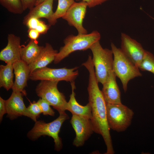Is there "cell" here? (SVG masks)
<instances>
[{
    "instance_id": "11",
    "label": "cell",
    "mask_w": 154,
    "mask_h": 154,
    "mask_svg": "<svg viewBox=\"0 0 154 154\" xmlns=\"http://www.w3.org/2000/svg\"><path fill=\"white\" fill-rule=\"evenodd\" d=\"M70 123L76 134L73 145L77 147L83 146L94 132L90 119L72 115Z\"/></svg>"
},
{
    "instance_id": "33",
    "label": "cell",
    "mask_w": 154,
    "mask_h": 154,
    "mask_svg": "<svg viewBox=\"0 0 154 154\" xmlns=\"http://www.w3.org/2000/svg\"><path fill=\"white\" fill-rule=\"evenodd\" d=\"M76 0V1H77V0Z\"/></svg>"
},
{
    "instance_id": "25",
    "label": "cell",
    "mask_w": 154,
    "mask_h": 154,
    "mask_svg": "<svg viewBox=\"0 0 154 154\" xmlns=\"http://www.w3.org/2000/svg\"><path fill=\"white\" fill-rule=\"evenodd\" d=\"M37 102L40 107L43 115H48L52 116H54L55 112L50 107V104L46 101L40 98Z\"/></svg>"
},
{
    "instance_id": "8",
    "label": "cell",
    "mask_w": 154,
    "mask_h": 154,
    "mask_svg": "<svg viewBox=\"0 0 154 154\" xmlns=\"http://www.w3.org/2000/svg\"><path fill=\"white\" fill-rule=\"evenodd\" d=\"M76 67L71 68H52L47 67L36 69L31 72L29 79L32 80H46L57 81H65L70 82L74 81L78 74Z\"/></svg>"
},
{
    "instance_id": "7",
    "label": "cell",
    "mask_w": 154,
    "mask_h": 154,
    "mask_svg": "<svg viewBox=\"0 0 154 154\" xmlns=\"http://www.w3.org/2000/svg\"><path fill=\"white\" fill-rule=\"evenodd\" d=\"M107 118L110 129L123 131L130 125L134 115L132 110L122 104L106 103Z\"/></svg>"
},
{
    "instance_id": "2",
    "label": "cell",
    "mask_w": 154,
    "mask_h": 154,
    "mask_svg": "<svg viewBox=\"0 0 154 154\" xmlns=\"http://www.w3.org/2000/svg\"><path fill=\"white\" fill-rule=\"evenodd\" d=\"M111 46L113 56V70L116 77L120 80L125 92L127 84L131 80L141 76L142 74L139 68L123 53L120 48H117L112 42Z\"/></svg>"
},
{
    "instance_id": "5",
    "label": "cell",
    "mask_w": 154,
    "mask_h": 154,
    "mask_svg": "<svg viewBox=\"0 0 154 154\" xmlns=\"http://www.w3.org/2000/svg\"><path fill=\"white\" fill-rule=\"evenodd\" d=\"M89 49L93 54L92 60L97 80L103 84L107 80L110 72L113 70L112 51L103 48L100 41L94 43Z\"/></svg>"
},
{
    "instance_id": "23",
    "label": "cell",
    "mask_w": 154,
    "mask_h": 154,
    "mask_svg": "<svg viewBox=\"0 0 154 154\" xmlns=\"http://www.w3.org/2000/svg\"><path fill=\"white\" fill-rule=\"evenodd\" d=\"M139 70L147 71L154 74V56L150 52L146 50L143 59L139 67Z\"/></svg>"
},
{
    "instance_id": "1",
    "label": "cell",
    "mask_w": 154,
    "mask_h": 154,
    "mask_svg": "<svg viewBox=\"0 0 154 154\" xmlns=\"http://www.w3.org/2000/svg\"><path fill=\"white\" fill-rule=\"evenodd\" d=\"M89 72L88 91L89 103L92 107V117L90 119L94 132L102 135L106 146V154H113L112 139L107 118L106 102L98 86L94 67H87Z\"/></svg>"
},
{
    "instance_id": "15",
    "label": "cell",
    "mask_w": 154,
    "mask_h": 154,
    "mask_svg": "<svg viewBox=\"0 0 154 154\" xmlns=\"http://www.w3.org/2000/svg\"><path fill=\"white\" fill-rule=\"evenodd\" d=\"M116 77L113 70L111 71L107 80L102 84V92L107 103H121V93L116 81Z\"/></svg>"
},
{
    "instance_id": "18",
    "label": "cell",
    "mask_w": 154,
    "mask_h": 154,
    "mask_svg": "<svg viewBox=\"0 0 154 154\" xmlns=\"http://www.w3.org/2000/svg\"><path fill=\"white\" fill-rule=\"evenodd\" d=\"M54 0H46L35 6L30 10L24 18L23 23L25 25L27 21L30 18L34 17L39 19L45 18L49 20L52 16L53 4Z\"/></svg>"
},
{
    "instance_id": "30",
    "label": "cell",
    "mask_w": 154,
    "mask_h": 154,
    "mask_svg": "<svg viewBox=\"0 0 154 154\" xmlns=\"http://www.w3.org/2000/svg\"><path fill=\"white\" fill-rule=\"evenodd\" d=\"M24 11L31 9L35 6L37 0H21Z\"/></svg>"
},
{
    "instance_id": "22",
    "label": "cell",
    "mask_w": 154,
    "mask_h": 154,
    "mask_svg": "<svg viewBox=\"0 0 154 154\" xmlns=\"http://www.w3.org/2000/svg\"><path fill=\"white\" fill-rule=\"evenodd\" d=\"M1 4L9 11L15 14H21L24 11L21 0H0Z\"/></svg>"
},
{
    "instance_id": "12",
    "label": "cell",
    "mask_w": 154,
    "mask_h": 154,
    "mask_svg": "<svg viewBox=\"0 0 154 154\" xmlns=\"http://www.w3.org/2000/svg\"><path fill=\"white\" fill-rule=\"evenodd\" d=\"M26 94L23 92L13 91L10 97L6 100L7 116L11 120L22 116L32 119V117L23 101V96Z\"/></svg>"
},
{
    "instance_id": "28",
    "label": "cell",
    "mask_w": 154,
    "mask_h": 154,
    "mask_svg": "<svg viewBox=\"0 0 154 154\" xmlns=\"http://www.w3.org/2000/svg\"><path fill=\"white\" fill-rule=\"evenodd\" d=\"M108 0H77V1H80L86 2L87 4L88 7L91 8L101 5Z\"/></svg>"
},
{
    "instance_id": "3",
    "label": "cell",
    "mask_w": 154,
    "mask_h": 154,
    "mask_svg": "<svg viewBox=\"0 0 154 154\" xmlns=\"http://www.w3.org/2000/svg\"><path fill=\"white\" fill-rule=\"evenodd\" d=\"M68 118V115L65 113L59 114L56 119L49 123L37 120L33 128L27 133V136L33 141L37 140L42 136L52 137L54 140L55 150L59 151L62 148V144L59 133L62 124Z\"/></svg>"
},
{
    "instance_id": "21",
    "label": "cell",
    "mask_w": 154,
    "mask_h": 154,
    "mask_svg": "<svg viewBox=\"0 0 154 154\" xmlns=\"http://www.w3.org/2000/svg\"><path fill=\"white\" fill-rule=\"evenodd\" d=\"M75 2L74 0H58L56 9L51 18L48 21L49 25H55L57 19L62 18Z\"/></svg>"
},
{
    "instance_id": "10",
    "label": "cell",
    "mask_w": 154,
    "mask_h": 154,
    "mask_svg": "<svg viewBox=\"0 0 154 154\" xmlns=\"http://www.w3.org/2000/svg\"><path fill=\"white\" fill-rule=\"evenodd\" d=\"M87 7V3L84 1L75 2L62 17L70 25L75 27L79 34H86L88 33L83 26Z\"/></svg>"
},
{
    "instance_id": "27",
    "label": "cell",
    "mask_w": 154,
    "mask_h": 154,
    "mask_svg": "<svg viewBox=\"0 0 154 154\" xmlns=\"http://www.w3.org/2000/svg\"><path fill=\"white\" fill-rule=\"evenodd\" d=\"M50 26L49 25L46 24L44 22L40 21L35 29L40 34H44L47 32Z\"/></svg>"
},
{
    "instance_id": "26",
    "label": "cell",
    "mask_w": 154,
    "mask_h": 154,
    "mask_svg": "<svg viewBox=\"0 0 154 154\" xmlns=\"http://www.w3.org/2000/svg\"><path fill=\"white\" fill-rule=\"evenodd\" d=\"M40 21L38 19L32 17L27 21L25 25L29 29H35Z\"/></svg>"
},
{
    "instance_id": "4",
    "label": "cell",
    "mask_w": 154,
    "mask_h": 154,
    "mask_svg": "<svg viewBox=\"0 0 154 154\" xmlns=\"http://www.w3.org/2000/svg\"><path fill=\"white\" fill-rule=\"evenodd\" d=\"M100 33L96 31H94L89 34L68 35L64 40V45L58 52L54 63H58L74 51H84L90 49L94 43L100 41Z\"/></svg>"
},
{
    "instance_id": "14",
    "label": "cell",
    "mask_w": 154,
    "mask_h": 154,
    "mask_svg": "<svg viewBox=\"0 0 154 154\" xmlns=\"http://www.w3.org/2000/svg\"><path fill=\"white\" fill-rule=\"evenodd\" d=\"M13 65L15 80L12 88V90L26 94L24 89L30 73L29 65L21 60L15 62Z\"/></svg>"
},
{
    "instance_id": "32",
    "label": "cell",
    "mask_w": 154,
    "mask_h": 154,
    "mask_svg": "<svg viewBox=\"0 0 154 154\" xmlns=\"http://www.w3.org/2000/svg\"><path fill=\"white\" fill-rule=\"evenodd\" d=\"M46 0H37L35 5V6L37 5Z\"/></svg>"
},
{
    "instance_id": "19",
    "label": "cell",
    "mask_w": 154,
    "mask_h": 154,
    "mask_svg": "<svg viewBox=\"0 0 154 154\" xmlns=\"http://www.w3.org/2000/svg\"><path fill=\"white\" fill-rule=\"evenodd\" d=\"M43 47L38 45L36 40H31L26 46L22 47L21 60L29 65L36 59Z\"/></svg>"
},
{
    "instance_id": "17",
    "label": "cell",
    "mask_w": 154,
    "mask_h": 154,
    "mask_svg": "<svg viewBox=\"0 0 154 154\" xmlns=\"http://www.w3.org/2000/svg\"><path fill=\"white\" fill-rule=\"evenodd\" d=\"M72 93L67 103L66 110L70 111L72 115H76L90 119L92 117V107L89 103L86 106L80 104L76 100L74 92L76 88L74 81L71 82Z\"/></svg>"
},
{
    "instance_id": "13",
    "label": "cell",
    "mask_w": 154,
    "mask_h": 154,
    "mask_svg": "<svg viewBox=\"0 0 154 154\" xmlns=\"http://www.w3.org/2000/svg\"><path fill=\"white\" fill-rule=\"evenodd\" d=\"M7 44L0 52V60L6 64H13L21 59L22 46L20 38L13 34L7 37Z\"/></svg>"
},
{
    "instance_id": "24",
    "label": "cell",
    "mask_w": 154,
    "mask_h": 154,
    "mask_svg": "<svg viewBox=\"0 0 154 154\" xmlns=\"http://www.w3.org/2000/svg\"><path fill=\"white\" fill-rule=\"evenodd\" d=\"M32 117V120L35 122L42 113L41 110L37 102L33 101L27 108Z\"/></svg>"
},
{
    "instance_id": "16",
    "label": "cell",
    "mask_w": 154,
    "mask_h": 154,
    "mask_svg": "<svg viewBox=\"0 0 154 154\" xmlns=\"http://www.w3.org/2000/svg\"><path fill=\"white\" fill-rule=\"evenodd\" d=\"M58 52L51 44L46 43L36 59L29 65L30 73L36 69L46 67L54 61Z\"/></svg>"
},
{
    "instance_id": "29",
    "label": "cell",
    "mask_w": 154,
    "mask_h": 154,
    "mask_svg": "<svg viewBox=\"0 0 154 154\" xmlns=\"http://www.w3.org/2000/svg\"><path fill=\"white\" fill-rule=\"evenodd\" d=\"M7 114L6 100L0 97V121H2L3 116Z\"/></svg>"
},
{
    "instance_id": "31",
    "label": "cell",
    "mask_w": 154,
    "mask_h": 154,
    "mask_svg": "<svg viewBox=\"0 0 154 154\" xmlns=\"http://www.w3.org/2000/svg\"><path fill=\"white\" fill-rule=\"evenodd\" d=\"M40 34L35 29H29L28 31V36L31 40H36Z\"/></svg>"
},
{
    "instance_id": "6",
    "label": "cell",
    "mask_w": 154,
    "mask_h": 154,
    "mask_svg": "<svg viewBox=\"0 0 154 154\" xmlns=\"http://www.w3.org/2000/svg\"><path fill=\"white\" fill-rule=\"evenodd\" d=\"M57 81L41 80L35 92L38 96L46 101L59 114L65 113L67 103L66 98L57 88Z\"/></svg>"
},
{
    "instance_id": "9",
    "label": "cell",
    "mask_w": 154,
    "mask_h": 154,
    "mask_svg": "<svg viewBox=\"0 0 154 154\" xmlns=\"http://www.w3.org/2000/svg\"><path fill=\"white\" fill-rule=\"evenodd\" d=\"M121 50L139 68L146 50L141 44L125 33H121Z\"/></svg>"
},
{
    "instance_id": "20",
    "label": "cell",
    "mask_w": 154,
    "mask_h": 154,
    "mask_svg": "<svg viewBox=\"0 0 154 154\" xmlns=\"http://www.w3.org/2000/svg\"><path fill=\"white\" fill-rule=\"evenodd\" d=\"M14 70L13 64L7 63L6 65L0 66V87L7 90L12 89L13 82Z\"/></svg>"
}]
</instances>
